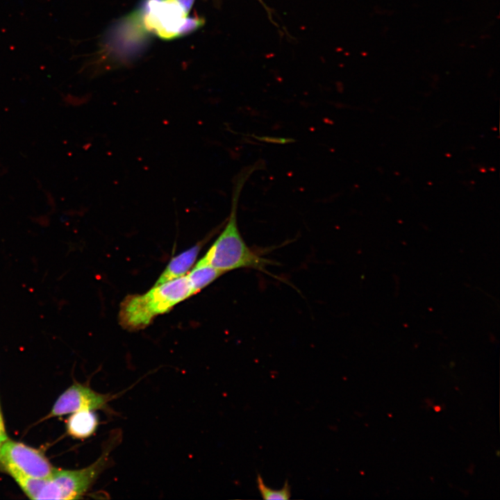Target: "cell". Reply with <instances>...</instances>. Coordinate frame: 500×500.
Wrapping results in <instances>:
<instances>
[{
	"label": "cell",
	"mask_w": 500,
	"mask_h": 500,
	"mask_svg": "<svg viewBox=\"0 0 500 500\" xmlns=\"http://www.w3.org/2000/svg\"><path fill=\"white\" fill-rule=\"evenodd\" d=\"M262 164V161H258L245 167L234 178L231 212L226 226L205 256L199 260L222 273L242 268L266 272L267 266L273 264L272 260L258 255L248 247L237 222L238 204L242 189L251 174L261 169Z\"/></svg>",
	"instance_id": "1"
},
{
	"label": "cell",
	"mask_w": 500,
	"mask_h": 500,
	"mask_svg": "<svg viewBox=\"0 0 500 500\" xmlns=\"http://www.w3.org/2000/svg\"><path fill=\"white\" fill-rule=\"evenodd\" d=\"M121 432L112 431L103 444L101 456L92 464L78 469L54 468L45 478L15 476L12 478L31 499H77L91 488L109 466L110 453L121 440Z\"/></svg>",
	"instance_id": "2"
},
{
	"label": "cell",
	"mask_w": 500,
	"mask_h": 500,
	"mask_svg": "<svg viewBox=\"0 0 500 500\" xmlns=\"http://www.w3.org/2000/svg\"><path fill=\"white\" fill-rule=\"evenodd\" d=\"M192 295L186 275L153 285L144 294L128 295L123 300L119 312V323L128 330L143 328L156 316L169 311Z\"/></svg>",
	"instance_id": "3"
},
{
	"label": "cell",
	"mask_w": 500,
	"mask_h": 500,
	"mask_svg": "<svg viewBox=\"0 0 500 500\" xmlns=\"http://www.w3.org/2000/svg\"><path fill=\"white\" fill-rule=\"evenodd\" d=\"M0 469L12 477L45 478L54 467L40 451L8 439L0 447Z\"/></svg>",
	"instance_id": "4"
},
{
	"label": "cell",
	"mask_w": 500,
	"mask_h": 500,
	"mask_svg": "<svg viewBox=\"0 0 500 500\" xmlns=\"http://www.w3.org/2000/svg\"><path fill=\"white\" fill-rule=\"evenodd\" d=\"M114 397L99 393L90 387L76 383L68 388L54 403L49 417L62 416L82 410H108V402Z\"/></svg>",
	"instance_id": "5"
},
{
	"label": "cell",
	"mask_w": 500,
	"mask_h": 500,
	"mask_svg": "<svg viewBox=\"0 0 500 500\" xmlns=\"http://www.w3.org/2000/svg\"><path fill=\"white\" fill-rule=\"evenodd\" d=\"M207 240V238L203 239L192 247L172 258L154 285L162 284L188 274Z\"/></svg>",
	"instance_id": "6"
},
{
	"label": "cell",
	"mask_w": 500,
	"mask_h": 500,
	"mask_svg": "<svg viewBox=\"0 0 500 500\" xmlns=\"http://www.w3.org/2000/svg\"><path fill=\"white\" fill-rule=\"evenodd\" d=\"M158 11L156 27H161L158 31L160 35H165L169 37L173 35L172 28H174L175 33L176 27L179 26L181 29H183L181 26L183 22V18L187 16L184 10L176 1V0H164L157 4Z\"/></svg>",
	"instance_id": "7"
},
{
	"label": "cell",
	"mask_w": 500,
	"mask_h": 500,
	"mask_svg": "<svg viewBox=\"0 0 500 500\" xmlns=\"http://www.w3.org/2000/svg\"><path fill=\"white\" fill-rule=\"evenodd\" d=\"M91 410H82L72 413L67 421V431L76 439H85L92 435L99 425L97 415Z\"/></svg>",
	"instance_id": "8"
},
{
	"label": "cell",
	"mask_w": 500,
	"mask_h": 500,
	"mask_svg": "<svg viewBox=\"0 0 500 500\" xmlns=\"http://www.w3.org/2000/svg\"><path fill=\"white\" fill-rule=\"evenodd\" d=\"M223 274L211 265L199 261L186 276L190 282L192 294H195Z\"/></svg>",
	"instance_id": "9"
},
{
	"label": "cell",
	"mask_w": 500,
	"mask_h": 500,
	"mask_svg": "<svg viewBox=\"0 0 500 500\" xmlns=\"http://www.w3.org/2000/svg\"><path fill=\"white\" fill-rule=\"evenodd\" d=\"M256 483L258 489L264 499L286 500L290 498L291 489L288 481H285L283 487L281 490H273L267 486L260 474L257 475Z\"/></svg>",
	"instance_id": "10"
},
{
	"label": "cell",
	"mask_w": 500,
	"mask_h": 500,
	"mask_svg": "<svg viewBox=\"0 0 500 500\" xmlns=\"http://www.w3.org/2000/svg\"><path fill=\"white\" fill-rule=\"evenodd\" d=\"M8 439V438L6 432L4 422L0 407V447Z\"/></svg>",
	"instance_id": "11"
},
{
	"label": "cell",
	"mask_w": 500,
	"mask_h": 500,
	"mask_svg": "<svg viewBox=\"0 0 500 500\" xmlns=\"http://www.w3.org/2000/svg\"><path fill=\"white\" fill-rule=\"evenodd\" d=\"M176 1L181 6L185 13L188 15L193 4L194 0H176Z\"/></svg>",
	"instance_id": "12"
}]
</instances>
